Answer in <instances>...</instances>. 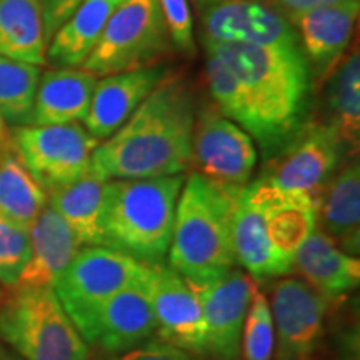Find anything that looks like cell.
I'll return each instance as SVG.
<instances>
[{
  "instance_id": "obj_5",
  "label": "cell",
  "mask_w": 360,
  "mask_h": 360,
  "mask_svg": "<svg viewBox=\"0 0 360 360\" xmlns=\"http://www.w3.org/2000/svg\"><path fill=\"white\" fill-rule=\"evenodd\" d=\"M236 202L199 174L184 180L179 195L169 267L193 287L209 285L236 267L232 222Z\"/></svg>"
},
{
  "instance_id": "obj_23",
  "label": "cell",
  "mask_w": 360,
  "mask_h": 360,
  "mask_svg": "<svg viewBox=\"0 0 360 360\" xmlns=\"http://www.w3.org/2000/svg\"><path fill=\"white\" fill-rule=\"evenodd\" d=\"M124 0H82L49 42L45 58L58 67L79 69L87 60L107 22Z\"/></svg>"
},
{
  "instance_id": "obj_19",
  "label": "cell",
  "mask_w": 360,
  "mask_h": 360,
  "mask_svg": "<svg viewBox=\"0 0 360 360\" xmlns=\"http://www.w3.org/2000/svg\"><path fill=\"white\" fill-rule=\"evenodd\" d=\"M80 249L65 220L47 204L29 229V260L15 287H52Z\"/></svg>"
},
{
  "instance_id": "obj_35",
  "label": "cell",
  "mask_w": 360,
  "mask_h": 360,
  "mask_svg": "<svg viewBox=\"0 0 360 360\" xmlns=\"http://www.w3.org/2000/svg\"><path fill=\"white\" fill-rule=\"evenodd\" d=\"M262 2L277 8L287 19H290V17L299 15V13L314 11V8L319 7L332 6V4L342 2V0H262Z\"/></svg>"
},
{
  "instance_id": "obj_6",
  "label": "cell",
  "mask_w": 360,
  "mask_h": 360,
  "mask_svg": "<svg viewBox=\"0 0 360 360\" xmlns=\"http://www.w3.org/2000/svg\"><path fill=\"white\" fill-rule=\"evenodd\" d=\"M0 302V339L25 360H89V344L52 287H12Z\"/></svg>"
},
{
  "instance_id": "obj_27",
  "label": "cell",
  "mask_w": 360,
  "mask_h": 360,
  "mask_svg": "<svg viewBox=\"0 0 360 360\" xmlns=\"http://www.w3.org/2000/svg\"><path fill=\"white\" fill-rule=\"evenodd\" d=\"M328 82V124L350 150H357L360 137V56L355 47L332 72Z\"/></svg>"
},
{
  "instance_id": "obj_41",
  "label": "cell",
  "mask_w": 360,
  "mask_h": 360,
  "mask_svg": "<svg viewBox=\"0 0 360 360\" xmlns=\"http://www.w3.org/2000/svg\"><path fill=\"white\" fill-rule=\"evenodd\" d=\"M0 297H2V290H0Z\"/></svg>"
},
{
  "instance_id": "obj_37",
  "label": "cell",
  "mask_w": 360,
  "mask_h": 360,
  "mask_svg": "<svg viewBox=\"0 0 360 360\" xmlns=\"http://www.w3.org/2000/svg\"><path fill=\"white\" fill-rule=\"evenodd\" d=\"M197 4H199L200 7H205V6H210V4H215V2H222V0H195ZM262 2V0H260Z\"/></svg>"
},
{
  "instance_id": "obj_22",
  "label": "cell",
  "mask_w": 360,
  "mask_h": 360,
  "mask_svg": "<svg viewBox=\"0 0 360 360\" xmlns=\"http://www.w3.org/2000/svg\"><path fill=\"white\" fill-rule=\"evenodd\" d=\"M97 77L84 69L49 70L40 75L29 125H62L87 117Z\"/></svg>"
},
{
  "instance_id": "obj_31",
  "label": "cell",
  "mask_w": 360,
  "mask_h": 360,
  "mask_svg": "<svg viewBox=\"0 0 360 360\" xmlns=\"http://www.w3.org/2000/svg\"><path fill=\"white\" fill-rule=\"evenodd\" d=\"M29 260V231L0 214V283L15 287Z\"/></svg>"
},
{
  "instance_id": "obj_33",
  "label": "cell",
  "mask_w": 360,
  "mask_h": 360,
  "mask_svg": "<svg viewBox=\"0 0 360 360\" xmlns=\"http://www.w3.org/2000/svg\"><path fill=\"white\" fill-rule=\"evenodd\" d=\"M117 360H197L195 355L187 350L175 347V345L160 339L148 340L147 344L139 345L129 352L122 354Z\"/></svg>"
},
{
  "instance_id": "obj_24",
  "label": "cell",
  "mask_w": 360,
  "mask_h": 360,
  "mask_svg": "<svg viewBox=\"0 0 360 360\" xmlns=\"http://www.w3.org/2000/svg\"><path fill=\"white\" fill-rule=\"evenodd\" d=\"M105 180L85 174L69 186L49 192V205L65 220L82 247H103L102 207Z\"/></svg>"
},
{
  "instance_id": "obj_25",
  "label": "cell",
  "mask_w": 360,
  "mask_h": 360,
  "mask_svg": "<svg viewBox=\"0 0 360 360\" xmlns=\"http://www.w3.org/2000/svg\"><path fill=\"white\" fill-rule=\"evenodd\" d=\"M45 52L47 40L39 0H0V56L44 65Z\"/></svg>"
},
{
  "instance_id": "obj_36",
  "label": "cell",
  "mask_w": 360,
  "mask_h": 360,
  "mask_svg": "<svg viewBox=\"0 0 360 360\" xmlns=\"http://www.w3.org/2000/svg\"><path fill=\"white\" fill-rule=\"evenodd\" d=\"M12 147V141H11V132H8L6 127V122L0 119V155L7 150V148Z\"/></svg>"
},
{
  "instance_id": "obj_32",
  "label": "cell",
  "mask_w": 360,
  "mask_h": 360,
  "mask_svg": "<svg viewBox=\"0 0 360 360\" xmlns=\"http://www.w3.org/2000/svg\"><path fill=\"white\" fill-rule=\"evenodd\" d=\"M159 6L172 45L184 53L195 52L193 20L188 0H159Z\"/></svg>"
},
{
  "instance_id": "obj_14",
  "label": "cell",
  "mask_w": 360,
  "mask_h": 360,
  "mask_svg": "<svg viewBox=\"0 0 360 360\" xmlns=\"http://www.w3.org/2000/svg\"><path fill=\"white\" fill-rule=\"evenodd\" d=\"M255 287L249 274L237 267L209 285L193 287L204 314L207 357L240 360L242 328Z\"/></svg>"
},
{
  "instance_id": "obj_26",
  "label": "cell",
  "mask_w": 360,
  "mask_h": 360,
  "mask_svg": "<svg viewBox=\"0 0 360 360\" xmlns=\"http://www.w3.org/2000/svg\"><path fill=\"white\" fill-rule=\"evenodd\" d=\"M49 204L47 192L22 164L13 147L0 155V214L29 231Z\"/></svg>"
},
{
  "instance_id": "obj_29",
  "label": "cell",
  "mask_w": 360,
  "mask_h": 360,
  "mask_svg": "<svg viewBox=\"0 0 360 360\" xmlns=\"http://www.w3.org/2000/svg\"><path fill=\"white\" fill-rule=\"evenodd\" d=\"M276 347L272 312L267 297L255 287L240 339V360H272Z\"/></svg>"
},
{
  "instance_id": "obj_4",
  "label": "cell",
  "mask_w": 360,
  "mask_h": 360,
  "mask_svg": "<svg viewBox=\"0 0 360 360\" xmlns=\"http://www.w3.org/2000/svg\"><path fill=\"white\" fill-rule=\"evenodd\" d=\"M184 175L105 180L103 247L148 267L167 264Z\"/></svg>"
},
{
  "instance_id": "obj_28",
  "label": "cell",
  "mask_w": 360,
  "mask_h": 360,
  "mask_svg": "<svg viewBox=\"0 0 360 360\" xmlns=\"http://www.w3.org/2000/svg\"><path fill=\"white\" fill-rule=\"evenodd\" d=\"M39 80V65L0 56V119L4 122L13 127L30 124Z\"/></svg>"
},
{
  "instance_id": "obj_8",
  "label": "cell",
  "mask_w": 360,
  "mask_h": 360,
  "mask_svg": "<svg viewBox=\"0 0 360 360\" xmlns=\"http://www.w3.org/2000/svg\"><path fill=\"white\" fill-rule=\"evenodd\" d=\"M172 51L159 0H124L82 69L96 77L154 65Z\"/></svg>"
},
{
  "instance_id": "obj_18",
  "label": "cell",
  "mask_w": 360,
  "mask_h": 360,
  "mask_svg": "<svg viewBox=\"0 0 360 360\" xmlns=\"http://www.w3.org/2000/svg\"><path fill=\"white\" fill-rule=\"evenodd\" d=\"M148 276L150 267L132 285L117 292L98 314L92 345H98L103 354L129 352L147 342L157 330Z\"/></svg>"
},
{
  "instance_id": "obj_1",
  "label": "cell",
  "mask_w": 360,
  "mask_h": 360,
  "mask_svg": "<svg viewBox=\"0 0 360 360\" xmlns=\"http://www.w3.org/2000/svg\"><path fill=\"white\" fill-rule=\"evenodd\" d=\"M193 124L192 89L167 74L127 122L96 147L90 174L101 180L182 175L191 167Z\"/></svg>"
},
{
  "instance_id": "obj_12",
  "label": "cell",
  "mask_w": 360,
  "mask_h": 360,
  "mask_svg": "<svg viewBox=\"0 0 360 360\" xmlns=\"http://www.w3.org/2000/svg\"><path fill=\"white\" fill-rule=\"evenodd\" d=\"M269 305L276 334L274 360H315L330 302L302 278L281 277L274 283Z\"/></svg>"
},
{
  "instance_id": "obj_39",
  "label": "cell",
  "mask_w": 360,
  "mask_h": 360,
  "mask_svg": "<svg viewBox=\"0 0 360 360\" xmlns=\"http://www.w3.org/2000/svg\"><path fill=\"white\" fill-rule=\"evenodd\" d=\"M2 360H17L15 357H12V355H8V354H6L4 355V359Z\"/></svg>"
},
{
  "instance_id": "obj_34",
  "label": "cell",
  "mask_w": 360,
  "mask_h": 360,
  "mask_svg": "<svg viewBox=\"0 0 360 360\" xmlns=\"http://www.w3.org/2000/svg\"><path fill=\"white\" fill-rule=\"evenodd\" d=\"M39 2L42 8L45 40L49 44L57 30L77 11L82 0H39Z\"/></svg>"
},
{
  "instance_id": "obj_21",
  "label": "cell",
  "mask_w": 360,
  "mask_h": 360,
  "mask_svg": "<svg viewBox=\"0 0 360 360\" xmlns=\"http://www.w3.org/2000/svg\"><path fill=\"white\" fill-rule=\"evenodd\" d=\"M315 227L342 250L359 257L360 250V169L350 159L339 167L319 197Z\"/></svg>"
},
{
  "instance_id": "obj_15",
  "label": "cell",
  "mask_w": 360,
  "mask_h": 360,
  "mask_svg": "<svg viewBox=\"0 0 360 360\" xmlns=\"http://www.w3.org/2000/svg\"><path fill=\"white\" fill-rule=\"evenodd\" d=\"M148 294L159 339L193 355H204L205 322L195 289L167 264L150 267Z\"/></svg>"
},
{
  "instance_id": "obj_2",
  "label": "cell",
  "mask_w": 360,
  "mask_h": 360,
  "mask_svg": "<svg viewBox=\"0 0 360 360\" xmlns=\"http://www.w3.org/2000/svg\"><path fill=\"white\" fill-rule=\"evenodd\" d=\"M205 52L222 60L245 94L244 129L267 160L307 122L312 72L304 52L245 44L207 42Z\"/></svg>"
},
{
  "instance_id": "obj_40",
  "label": "cell",
  "mask_w": 360,
  "mask_h": 360,
  "mask_svg": "<svg viewBox=\"0 0 360 360\" xmlns=\"http://www.w3.org/2000/svg\"><path fill=\"white\" fill-rule=\"evenodd\" d=\"M6 354H7V352H6V350H4V349H2V345H0V360H2V359H4V355H6Z\"/></svg>"
},
{
  "instance_id": "obj_7",
  "label": "cell",
  "mask_w": 360,
  "mask_h": 360,
  "mask_svg": "<svg viewBox=\"0 0 360 360\" xmlns=\"http://www.w3.org/2000/svg\"><path fill=\"white\" fill-rule=\"evenodd\" d=\"M147 267L109 247H84L53 282L58 302L89 345L103 305L139 281Z\"/></svg>"
},
{
  "instance_id": "obj_16",
  "label": "cell",
  "mask_w": 360,
  "mask_h": 360,
  "mask_svg": "<svg viewBox=\"0 0 360 360\" xmlns=\"http://www.w3.org/2000/svg\"><path fill=\"white\" fill-rule=\"evenodd\" d=\"M360 0H342L290 17L307 58L312 79L323 80L339 65L352 40L359 19Z\"/></svg>"
},
{
  "instance_id": "obj_3",
  "label": "cell",
  "mask_w": 360,
  "mask_h": 360,
  "mask_svg": "<svg viewBox=\"0 0 360 360\" xmlns=\"http://www.w3.org/2000/svg\"><path fill=\"white\" fill-rule=\"evenodd\" d=\"M317 222V200L282 192L260 177L236 202L232 242L236 262L252 278L270 281L294 272V259Z\"/></svg>"
},
{
  "instance_id": "obj_11",
  "label": "cell",
  "mask_w": 360,
  "mask_h": 360,
  "mask_svg": "<svg viewBox=\"0 0 360 360\" xmlns=\"http://www.w3.org/2000/svg\"><path fill=\"white\" fill-rule=\"evenodd\" d=\"M345 148L330 124L307 120L281 152L265 160L259 177L282 192L305 193L319 204L323 187L340 167Z\"/></svg>"
},
{
  "instance_id": "obj_13",
  "label": "cell",
  "mask_w": 360,
  "mask_h": 360,
  "mask_svg": "<svg viewBox=\"0 0 360 360\" xmlns=\"http://www.w3.org/2000/svg\"><path fill=\"white\" fill-rule=\"evenodd\" d=\"M207 42L245 44L302 52L295 27L277 8L260 0H222L202 7Z\"/></svg>"
},
{
  "instance_id": "obj_9",
  "label": "cell",
  "mask_w": 360,
  "mask_h": 360,
  "mask_svg": "<svg viewBox=\"0 0 360 360\" xmlns=\"http://www.w3.org/2000/svg\"><path fill=\"white\" fill-rule=\"evenodd\" d=\"M11 141L22 164L47 193L89 174L90 159L101 143L79 122L17 125Z\"/></svg>"
},
{
  "instance_id": "obj_20",
  "label": "cell",
  "mask_w": 360,
  "mask_h": 360,
  "mask_svg": "<svg viewBox=\"0 0 360 360\" xmlns=\"http://www.w3.org/2000/svg\"><path fill=\"white\" fill-rule=\"evenodd\" d=\"M294 270L328 302H335L354 292L360 281L359 257L342 250L317 227L297 250Z\"/></svg>"
},
{
  "instance_id": "obj_10",
  "label": "cell",
  "mask_w": 360,
  "mask_h": 360,
  "mask_svg": "<svg viewBox=\"0 0 360 360\" xmlns=\"http://www.w3.org/2000/svg\"><path fill=\"white\" fill-rule=\"evenodd\" d=\"M257 160V148L250 135L220 114L217 107H205L195 117L191 165L229 199L238 200L249 186Z\"/></svg>"
},
{
  "instance_id": "obj_30",
  "label": "cell",
  "mask_w": 360,
  "mask_h": 360,
  "mask_svg": "<svg viewBox=\"0 0 360 360\" xmlns=\"http://www.w3.org/2000/svg\"><path fill=\"white\" fill-rule=\"evenodd\" d=\"M207 82H209L210 96L220 114L236 122L238 127H244L247 119L245 94L240 82L232 70L219 60L212 53L207 52L205 58Z\"/></svg>"
},
{
  "instance_id": "obj_38",
  "label": "cell",
  "mask_w": 360,
  "mask_h": 360,
  "mask_svg": "<svg viewBox=\"0 0 360 360\" xmlns=\"http://www.w3.org/2000/svg\"><path fill=\"white\" fill-rule=\"evenodd\" d=\"M89 360H117V359H114V355L105 354V355H97V357H94V359L89 357Z\"/></svg>"
},
{
  "instance_id": "obj_17",
  "label": "cell",
  "mask_w": 360,
  "mask_h": 360,
  "mask_svg": "<svg viewBox=\"0 0 360 360\" xmlns=\"http://www.w3.org/2000/svg\"><path fill=\"white\" fill-rule=\"evenodd\" d=\"M169 74L164 65L119 72L97 80L84 119L85 130L97 141H105L127 122L148 94Z\"/></svg>"
}]
</instances>
